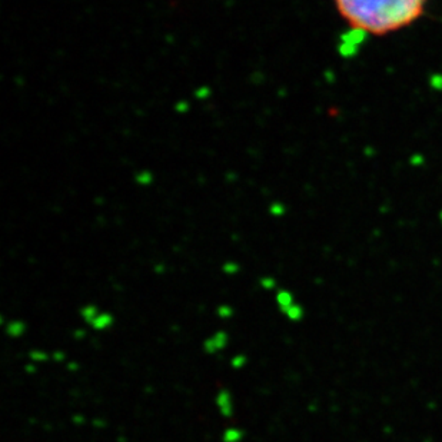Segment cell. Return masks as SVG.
Here are the masks:
<instances>
[{"mask_svg": "<svg viewBox=\"0 0 442 442\" xmlns=\"http://www.w3.org/2000/svg\"><path fill=\"white\" fill-rule=\"evenodd\" d=\"M336 13L352 32L385 37L422 19L429 0H332Z\"/></svg>", "mask_w": 442, "mask_h": 442, "instance_id": "obj_1", "label": "cell"}, {"mask_svg": "<svg viewBox=\"0 0 442 442\" xmlns=\"http://www.w3.org/2000/svg\"><path fill=\"white\" fill-rule=\"evenodd\" d=\"M441 218H442V216H441Z\"/></svg>", "mask_w": 442, "mask_h": 442, "instance_id": "obj_2", "label": "cell"}]
</instances>
